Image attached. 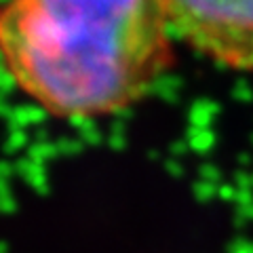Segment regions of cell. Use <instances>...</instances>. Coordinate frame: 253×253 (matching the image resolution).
Masks as SVG:
<instances>
[{"label": "cell", "mask_w": 253, "mask_h": 253, "mask_svg": "<svg viewBox=\"0 0 253 253\" xmlns=\"http://www.w3.org/2000/svg\"><path fill=\"white\" fill-rule=\"evenodd\" d=\"M173 32L219 66L253 72V0H163Z\"/></svg>", "instance_id": "cell-2"}, {"label": "cell", "mask_w": 253, "mask_h": 253, "mask_svg": "<svg viewBox=\"0 0 253 253\" xmlns=\"http://www.w3.org/2000/svg\"><path fill=\"white\" fill-rule=\"evenodd\" d=\"M163 0H6L0 57L13 83L57 118L133 106L173 59Z\"/></svg>", "instance_id": "cell-1"}]
</instances>
